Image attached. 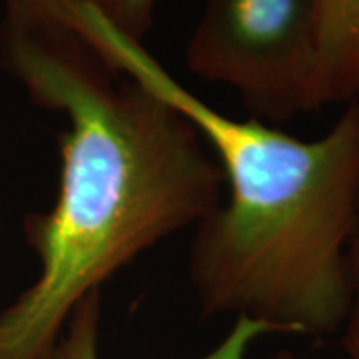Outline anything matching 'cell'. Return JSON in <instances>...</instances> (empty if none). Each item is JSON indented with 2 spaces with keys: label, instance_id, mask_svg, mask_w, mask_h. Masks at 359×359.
<instances>
[{
  "label": "cell",
  "instance_id": "cell-7",
  "mask_svg": "<svg viewBox=\"0 0 359 359\" xmlns=\"http://www.w3.org/2000/svg\"><path fill=\"white\" fill-rule=\"evenodd\" d=\"M344 347L349 359H359V280L355 282V295L344 325Z\"/></svg>",
  "mask_w": 359,
  "mask_h": 359
},
{
  "label": "cell",
  "instance_id": "cell-2",
  "mask_svg": "<svg viewBox=\"0 0 359 359\" xmlns=\"http://www.w3.org/2000/svg\"><path fill=\"white\" fill-rule=\"evenodd\" d=\"M60 11L106 62L176 108L218 162L226 202L194 228L188 280L204 316L250 318L278 334H337L355 295L359 98L323 136L299 140L198 98L76 0Z\"/></svg>",
  "mask_w": 359,
  "mask_h": 359
},
{
  "label": "cell",
  "instance_id": "cell-6",
  "mask_svg": "<svg viewBox=\"0 0 359 359\" xmlns=\"http://www.w3.org/2000/svg\"><path fill=\"white\" fill-rule=\"evenodd\" d=\"M84 8L100 16L122 36L142 42L154 25L156 6L160 0H76Z\"/></svg>",
  "mask_w": 359,
  "mask_h": 359
},
{
  "label": "cell",
  "instance_id": "cell-8",
  "mask_svg": "<svg viewBox=\"0 0 359 359\" xmlns=\"http://www.w3.org/2000/svg\"><path fill=\"white\" fill-rule=\"evenodd\" d=\"M351 269H353V278L355 282L359 280V216H358V228H355V236H353V242H351Z\"/></svg>",
  "mask_w": 359,
  "mask_h": 359
},
{
  "label": "cell",
  "instance_id": "cell-4",
  "mask_svg": "<svg viewBox=\"0 0 359 359\" xmlns=\"http://www.w3.org/2000/svg\"><path fill=\"white\" fill-rule=\"evenodd\" d=\"M359 98V0H318V110Z\"/></svg>",
  "mask_w": 359,
  "mask_h": 359
},
{
  "label": "cell",
  "instance_id": "cell-5",
  "mask_svg": "<svg viewBox=\"0 0 359 359\" xmlns=\"http://www.w3.org/2000/svg\"><path fill=\"white\" fill-rule=\"evenodd\" d=\"M102 334V292L86 295L72 316L48 359H100ZM278 334L271 325L250 318H236L230 332L202 359H245L250 347L264 335Z\"/></svg>",
  "mask_w": 359,
  "mask_h": 359
},
{
  "label": "cell",
  "instance_id": "cell-3",
  "mask_svg": "<svg viewBox=\"0 0 359 359\" xmlns=\"http://www.w3.org/2000/svg\"><path fill=\"white\" fill-rule=\"evenodd\" d=\"M318 0H205L186 66L231 88L252 118L285 122L316 104Z\"/></svg>",
  "mask_w": 359,
  "mask_h": 359
},
{
  "label": "cell",
  "instance_id": "cell-9",
  "mask_svg": "<svg viewBox=\"0 0 359 359\" xmlns=\"http://www.w3.org/2000/svg\"><path fill=\"white\" fill-rule=\"evenodd\" d=\"M262 359H299L295 353H292V351H285V349H282V351H276V353H271V355H268V358H262Z\"/></svg>",
  "mask_w": 359,
  "mask_h": 359
},
{
  "label": "cell",
  "instance_id": "cell-1",
  "mask_svg": "<svg viewBox=\"0 0 359 359\" xmlns=\"http://www.w3.org/2000/svg\"><path fill=\"white\" fill-rule=\"evenodd\" d=\"M2 2V62L65 130L56 202L25 219L39 273L0 311V359H48L78 304L196 228L219 204L224 180L200 132L108 65L54 0Z\"/></svg>",
  "mask_w": 359,
  "mask_h": 359
}]
</instances>
